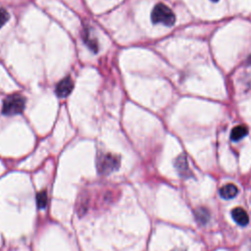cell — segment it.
I'll use <instances>...</instances> for the list:
<instances>
[{
  "mask_svg": "<svg viewBox=\"0 0 251 251\" xmlns=\"http://www.w3.org/2000/svg\"><path fill=\"white\" fill-rule=\"evenodd\" d=\"M121 158L118 155H115L110 152L106 153H99L96 159V167L97 172L100 175H110L114 173L120 168Z\"/></svg>",
  "mask_w": 251,
  "mask_h": 251,
  "instance_id": "cell-1",
  "label": "cell"
},
{
  "mask_svg": "<svg viewBox=\"0 0 251 251\" xmlns=\"http://www.w3.org/2000/svg\"><path fill=\"white\" fill-rule=\"evenodd\" d=\"M151 20L154 24H163L167 26H172L175 24L176 16L167 5L158 3L152 10Z\"/></svg>",
  "mask_w": 251,
  "mask_h": 251,
  "instance_id": "cell-2",
  "label": "cell"
},
{
  "mask_svg": "<svg viewBox=\"0 0 251 251\" xmlns=\"http://www.w3.org/2000/svg\"><path fill=\"white\" fill-rule=\"evenodd\" d=\"M25 106V98L21 94L9 95L2 106V114L5 116H15L21 114Z\"/></svg>",
  "mask_w": 251,
  "mask_h": 251,
  "instance_id": "cell-3",
  "label": "cell"
},
{
  "mask_svg": "<svg viewBox=\"0 0 251 251\" xmlns=\"http://www.w3.org/2000/svg\"><path fill=\"white\" fill-rule=\"evenodd\" d=\"M73 88H74L73 79L70 76H66L58 82L55 90H56V94L59 97L64 98V97H67L72 92Z\"/></svg>",
  "mask_w": 251,
  "mask_h": 251,
  "instance_id": "cell-4",
  "label": "cell"
},
{
  "mask_svg": "<svg viewBox=\"0 0 251 251\" xmlns=\"http://www.w3.org/2000/svg\"><path fill=\"white\" fill-rule=\"evenodd\" d=\"M175 167H176L177 173L179 174V176H184V177H188V176H191V172L189 170L188 162H187V159H186L185 155L181 154L176 159Z\"/></svg>",
  "mask_w": 251,
  "mask_h": 251,
  "instance_id": "cell-5",
  "label": "cell"
},
{
  "mask_svg": "<svg viewBox=\"0 0 251 251\" xmlns=\"http://www.w3.org/2000/svg\"><path fill=\"white\" fill-rule=\"evenodd\" d=\"M231 217L238 226H245L249 223V216H248L247 212L241 207L233 208L231 210Z\"/></svg>",
  "mask_w": 251,
  "mask_h": 251,
  "instance_id": "cell-6",
  "label": "cell"
},
{
  "mask_svg": "<svg viewBox=\"0 0 251 251\" xmlns=\"http://www.w3.org/2000/svg\"><path fill=\"white\" fill-rule=\"evenodd\" d=\"M237 193H238V188L233 183L225 184L220 189V195L224 199H232L237 195Z\"/></svg>",
  "mask_w": 251,
  "mask_h": 251,
  "instance_id": "cell-7",
  "label": "cell"
},
{
  "mask_svg": "<svg viewBox=\"0 0 251 251\" xmlns=\"http://www.w3.org/2000/svg\"><path fill=\"white\" fill-rule=\"evenodd\" d=\"M247 133H248L247 126L244 125H239L232 128V130L230 132V138L233 141H238L241 138H243Z\"/></svg>",
  "mask_w": 251,
  "mask_h": 251,
  "instance_id": "cell-8",
  "label": "cell"
},
{
  "mask_svg": "<svg viewBox=\"0 0 251 251\" xmlns=\"http://www.w3.org/2000/svg\"><path fill=\"white\" fill-rule=\"evenodd\" d=\"M195 217L199 223L205 225L210 219V213L205 207H199L195 210Z\"/></svg>",
  "mask_w": 251,
  "mask_h": 251,
  "instance_id": "cell-9",
  "label": "cell"
},
{
  "mask_svg": "<svg viewBox=\"0 0 251 251\" xmlns=\"http://www.w3.org/2000/svg\"><path fill=\"white\" fill-rule=\"evenodd\" d=\"M47 201H48V197H47L46 190H41L40 192L37 193L36 203L39 208H45L47 205Z\"/></svg>",
  "mask_w": 251,
  "mask_h": 251,
  "instance_id": "cell-10",
  "label": "cell"
},
{
  "mask_svg": "<svg viewBox=\"0 0 251 251\" xmlns=\"http://www.w3.org/2000/svg\"><path fill=\"white\" fill-rule=\"evenodd\" d=\"M84 40L87 44V46L93 51V52H97L98 51V43L95 39H93L92 37H90V34H85V37H84Z\"/></svg>",
  "mask_w": 251,
  "mask_h": 251,
  "instance_id": "cell-11",
  "label": "cell"
},
{
  "mask_svg": "<svg viewBox=\"0 0 251 251\" xmlns=\"http://www.w3.org/2000/svg\"><path fill=\"white\" fill-rule=\"evenodd\" d=\"M9 18H10L9 13L5 9L0 8V28L9 21Z\"/></svg>",
  "mask_w": 251,
  "mask_h": 251,
  "instance_id": "cell-12",
  "label": "cell"
},
{
  "mask_svg": "<svg viewBox=\"0 0 251 251\" xmlns=\"http://www.w3.org/2000/svg\"><path fill=\"white\" fill-rule=\"evenodd\" d=\"M247 63L251 65V56H249V57H248V59H247Z\"/></svg>",
  "mask_w": 251,
  "mask_h": 251,
  "instance_id": "cell-13",
  "label": "cell"
},
{
  "mask_svg": "<svg viewBox=\"0 0 251 251\" xmlns=\"http://www.w3.org/2000/svg\"><path fill=\"white\" fill-rule=\"evenodd\" d=\"M212 1H215V2H216V1H218V0H212Z\"/></svg>",
  "mask_w": 251,
  "mask_h": 251,
  "instance_id": "cell-14",
  "label": "cell"
}]
</instances>
